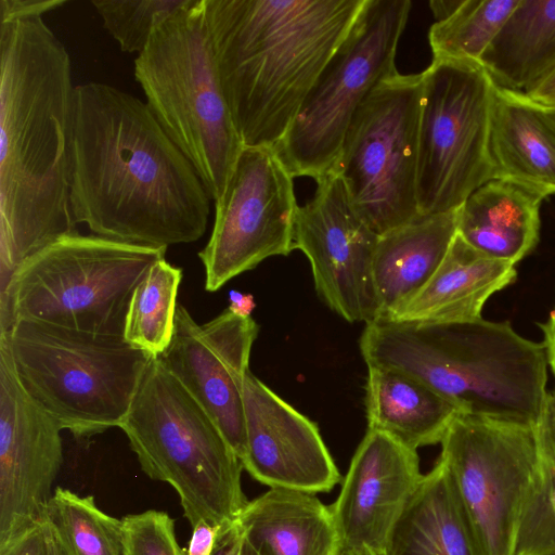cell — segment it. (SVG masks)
<instances>
[{
	"label": "cell",
	"mask_w": 555,
	"mask_h": 555,
	"mask_svg": "<svg viewBox=\"0 0 555 555\" xmlns=\"http://www.w3.org/2000/svg\"><path fill=\"white\" fill-rule=\"evenodd\" d=\"M210 199L146 103L103 82L76 86L69 178L76 224L167 248L204 235Z\"/></svg>",
	"instance_id": "obj_1"
},
{
	"label": "cell",
	"mask_w": 555,
	"mask_h": 555,
	"mask_svg": "<svg viewBox=\"0 0 555 555\" xmlns=\"http://www.w3.org/2000/svg\"><path fill=\"white\" fill-rule=\"evenodd\" d=\"M75 91L69 54L43 15L0 16V289L22 262L76 232Z\"/></svg>",
	"instance_id": "obj_2"
},
{
	"label": "cell",
	"mask_w": 555,
	"mask_h": 555,
	"mask_svg": "<svg viewBox=\"0 0 555 555\" xmlns=\"http://www.w3.org/2000/svg\"><path fill=\"white\" fill-rule=\"evenodd\" d=\"M366 0H205L221 87L244 146L285 135Z\"/></svg>",
	"instance_id": "obj_3"
},
{
	"label": "cell",
	"mask_w": 555,
	"mask_h": 555,
	"mask_svg": "<svg viewBox=\"0 0 555 555\" xmlns=\"http://www.w3.org/2000/svg\"><path fill=\"white\" fill-rule=\"evenodd\" d=\"M367 366L404 372L462 414L535 426L548 391L543 344L507 322L422 323L379 318L360 338Z\"/></svg>",
	"instance_id": "obj_4"
},
{
	"label": "cell",
	"mask_w": 555,
	"mask_h": 555,
	"mask_svg": "<svg viewBox=\"0 0 555 555\" xmlns=\"http://www.w3.org/2000/svg\"><path fill=\"white\" fill-rule=\"evenodd\" d=\"M119 428L142 470L170 485L192 527L206 521L231 528L248 503L243 469L202 404L153 357Z\"/></svg>",
	"instance_id": "obj_5"
},
{
	"label": "cell",
	"mask_w": 555,
	"mask_h": 555,
	"mask_svg": "<svg viewBox=\"0 0 555 555\" xmlns=\"http://www.w3.org/2000/svg\"><path fill=\"white\" fill-rule=\"evenodd\" d=\"M146 105L218 203L244 147L219 79L205 0H186L134 60Z\"/></svg>",
	"instance_id": "obj_6"
},
{
	"label": "cell",
	"mask_w": 555,
	"mask_h": 555,
	"mask_svg": "<svg viewBox=\"0 0 555 555\" xmlns=\"http://www.w3.org/2000/svg\"><path fill=\"white\" fill-rule=\"evenodd\" d=\"M166 249L64 235L22 262L0 289V331L26 319L124 336L134 289Z\"/></svg>",
	"instance_id": "obj_7"
},
{
	"label": "cell",
	"mask_w": 555,
	"mask_h": 555,
	"mask_svg": "<svg viewBox=\"0 0 555 555\" xmlns=\"http://www.w3.org/2000/svg\"><path fill=\"white\" fill-rule=\"evenodd\" d=\"M7 335L28 395L63 429L91 437L119 427L154 357L124 336L20 319Z\"/></svg>",
	"instance_id": "obj_8"
},
{
	"label": "cell",
	"mask_w": 555,
	"mask_h": 555,
	"mask_svg": "<svg viewBox=\"0 0 555 555\" xmlns=\"http://www.w3.org/2000/svg\"><path fill=\"white\" fill-rule=\"evenodd\" d=\"M410 0H366L285 135L273 146L293 176L315 181L334 167L349 124L366 95L398 73L396 54Z\"/></svg>",
	"instance_id": "obj_9"
},
{
	"label": "cell",
	"mask_w": 555,
	"mask_h": 555,
	"mask_svg": "<svg viewBox=\"0 0 555 555\" xmlns=\"http://www.w3.org/2000/svg\"><path fill=\"white\" fill-rule=\"evenodd\" d=\"M422 74L418 125L420 216L457 210L495 179L490 152L495 85L478 63L434 60Z\"/></svg>",
	"instance_id": "obj_10"
},
{
	"label": "cell",
	"mask_w": 555,
	"mask_h": 555,
	"mask_svg": "<svg viewBox=\"0 0 555 555\" xmlns=\"http://www.w3.org/2000/svg\"><path fill=\"white\" fill-rule=\"evenodd\" d=\"M422 74L380 81L356 111L331 171L378 235L415 220Z\"/></svg>",
	"instance_id": "obj_11"
},
{
	"label": "cell",
	"mask_w": 555,
	"mask_h": 555,
	"mask_svg": "<svg viewBox=\"0 0 555 555\" xmlns=\"http://www.w3.org/2000/svg\"><path fill=\"white\" fill-rule=\"evenodd\" d=\"M444 464L479 555H513L521 502L535 468V426L459 414L442 440Z\"/></svg>",
	"instance_id": "obj_12"
},
{
	"label": "cell",
	"mask_w": 555,
	"mask_h": 555,
	"mask_svg": "<svg viewBox=\"0 0 555 555\" xmlns=\"http://www.w3.org/2000/svg\"><path fill=\"white\" fill-rule=\"evenodd\" d=\"M293 179L273 147H243L215 204L210 238L198 253L207 292L218 291L267 258L295 249L299 206Z\"/></svg>",
	"instance_id": "obj_13"
},
{
	"label": "cell",
	"mask_w": 555,
	"mask_h": 555,
	"mask_svg": "<svg viewBox=\"0 0 555 555\" xmlns=\"http://www.w3.org/2000/svg\"><path fill=\"white\" fill-rule=\"evenodd\" d=\"M378 237L333 171L317 180L312 198L298 207L295 249L308 258L319 296L348 322L379 318L373 278Z\"/></svg>",
	"instance_id": "obj_14"
},
{
	"label": "cell",
	"mask_w": 555,
	"mask_h": 555,
	"mask_svg": "<svg viewBox=\"0 0 555 555\" xmlns=\"http://www.w3.org/2000/svg\"><path fill=\"white\" fill-rule=\"evenodd\" d=\"M63 428L24 389L0 332V546L43 520Z\"/></svg>",
	"instance_id": "obj_15"
},
{
	"label": "cell",
	"mask_w": 555,
	"mask_h": 555,
	"mask_svg": "<svg viewBox=\"0 0 555 555\" xmlns=\"http://www.w3.org/2000/svg\"><path fill=\"white\" fill-rule=\"evenodd\" d=\"M258 331L251 317L229 309L199 325L177 305L171 341L158 356L211 416L240 460L246 444L244 387Z\"/></svg>",
	"instance_id": "obj_16"
},
{
	"label": "cell",
	"mask_w": 555,
	"mask_h": 555,
	"mask_svg": "<svg viewBox=\"0 0 555 555\" xmlns=\"http://www.w3.org/2000/svg\"><path fill=\"white\" fill-rule=\"evenodd\" d=\"M246 444L243 468L270 488L327 492L339 472L315 423L250 371L244 387Z\"/></svg>",
	"instance_id": "obj_17"
},
{
	"label": "cell",
	"mask_w": 555,
	"mask_h": 555,
	"mask_svg": "<svg viewBox=\"0 0 555 555\" xmlns=\"http://www.w3.org/2000/svg\"><path fill=\"white\" fill-rule=\"evenodd\" d=\"M422 476L416 450L367 429L330 505L340 546L383 552Z\"/></svg>",
	"instance_id": "obj_18"
},
{
	"label": "cell",
	"mask_w": 555,
	"mask_h": 555,
	"mask_svg": "<svg viewBox=\"0 0 555 555\" xmlns=\"http://www.w3.org/2000/svg\"><path fill=\"white\" fill-rule=\"evenodd\" d=\"M490 152L495 178L555 194V109L495 86Z\"/></svg>",
	"instance_id": "obj_19"
},
{
	"label": "cell",
	"mask_w": 555,
	"mask_h": 555,
	"mask_svg": "<svg viewBox=\"0 0 555 555\" xmlns=\"http://www.w3.org/2000/svg\"><path fill=\"white\" fill-rule=\"evenodd\" d=\"M515 266L480 253L456 233L430 281L402 310L388 319L422 323L481 319L487 300L516 280Z\"/></svg>",
	"instance_id": "obj_20"
},
{
	"label": "cell",
	"mask_w": 555,
	"mask_h": 555,
	"mask_svg": "<svg viewBox=\"0 0 555 555\" xmlns=\"http://www.w3.org/2000/svg\"><path fill=\"white\" fill-rule=\"evenodd\" d=\"M457 210L420 216L379 235L373 261L379 318L396 315L434 276L457 233Z\"/></svg>",
	"instance_id": "obj_21"
},
{
	"label": "cell",
	"mask_w": 555,
	"mask_h": 555,
	"mask_svg": "<svg viewBox=\"0 0 555 555\" xmlns=\"http://www.w3.org/2000/svg\"><path fill=\"white\" fill-rule=\"evenodd\" d=\"M234 526L257 555H336L340 546L330 506L300 490L270 488Z\"/></svg>",
	"instance_id": "obj_22"
},
{
	"label": "cell",
	"mask_w": 555,
	"mask_h": 555,
	"mask_svg": "<svg viewBox=\"0 0 555 555\" xmlns=\"http://www.w3.org/2000/svg\"><path fill=\"white\" fill-rule=\"evenodd\" d=\"M544 195L507 179H491L457 210V234L472 247L516 264L537 246Z\"/></svg>",
	"instance_id": "obj_23"
},
{
	"label": "cell",
	"mask_w": 555,
	"mask_h": 555,
	"mask_svg": "<svg viewBox=\"0 0 555 555\" xmlns=\"http://www.w3.org/2000/svg\"><path fill=\"white\" fill-rule=\"evenodd\" d=\"M384 555H479L444 464L423 475L383 548Z\"/></svg>",
	"instance_id": "obj_24"
},
{
	"label": "cell",
	"mask_w": 555,
	"mask_h": 555,
	"mask_svg": "<svg viewBox=\"0 0 555 555\" xmlns=\"http://www.w3.org/2000/svg\"><path fill=\"white\" fill-rule=\"evenodd\" d=\"M367 369V429L386 433L413 450L441 442L460 410L404 372L382 366Z\"/></svg>",
	"instance_id": "obj_25"
},
{
	"label": "cell",
	"mask_w": 555,
	"mask_h": 555,
	"mask_svg": "<svg viewBox=\"0 0 555 555\" xmlns=\"http://www.w3.org/2000/svg\"><path fill=\"white\" fill-rule=\"evenodd\" d=\"M479 64L499 88L527 92L555 68V0H519Z\"/></svg>",
	"instance_id": "obj_26"
},
{
	"label": "cell",
	"mask_w": 555,
	"mask_h": 555,
	"mask_svg": "<svg viewBox=\"0 0 555 555\" xmlns=\"http://www.w3.org/2000/svg\"><path fill=\"white\" fill-rule=\"evenodd\" d=\"M43 520L60 555H124L122 518L100 509L92 495L80 496L56 487L46 505Z\"/></svg>",
	"instance_id": "obj_27"
},
{
	"label": "cell",
	"mask_w": 555,
	"mask_h": 555,
	"mask_svg": "<svg viewBox=\"0 0 555 555\" xmlns=\"http://www.w3.org/2000/svg\"><path fill=\"white\" fill-rule=\"evenodd\" d=\"M182 270L165 258L154 263L132 295L125 325V339L154 357L169 346L177 310Z\"/></svg>",
	"instance_id": "obj_28"
},
{
	"label": "cell",
	"mask_w": 555,
	"mask_h": 555,
	"mask_svg": "<svg viewBox=\"0 0 555 555\" xmlns=\"http://www.w3.org/2000/svg\"><path fill=\"white\" fill-rule=\"evenodd\" d=\"M519 0H463L434 23L428 41L434 60L478 63Z\"/></svg>",
	"instance_id": "obj_29"
},
{
	"label": "cell",
	"mask_w": 555,
	"mask_h": 555,
	"mask_svg": "<svg viewBox=\"0 0 555 555\" xmlns=\"http://www.w3.org/2000/svg\"><path fill=\"white\" fill-rule=\"evenodd\" d=\"M513 555H555V467L540 451L521 502Z\"/></svg>",
	"instance_id": "obj_30"
},
{
	"label": "cell",
	"mask_w": 555,
	"mask_h": 555,
	"mask_svg": "<svg viewBox=\"0 0 555 555\" xmlns=\"http://www.w3.org/2000/svg\"><path fill=\"white\" fill-rule=\"evenodd\" d=\"M186 0H92L104 28L121 51L141 54L153 31Z\"/></svg>",
	"instance_id": "obj_31"
},
{
	"label": "cell",
	"mask_w": 555,
	"mask_h": 555,
	"mask_svg": "<svg viewBox=\"0 0 555 555\" xmlns=\"http://www.w3.org/2000/svg\"><path fill=\"white\" fill-rule=\"evenodd\" d=\"M122 521L124 555H185L177 541L175 520L166 512L129 514Z\"/></svg>",
	"instance_id": "obj_32"
},
{
	"label": "cell",
	"mask_w": 555,
	"mask_h": 555,
	"mask_svg": "<svg viewBox=\"0 0 555 555\" xmlns=\"http://www.w3.org/2000/svg\"><path fill=\"white\" fill-rule=\"evenodd\" d=\"M50 528L41 520L0 546V555H50Z\"/></svg>",
	"instance_id": "obj_33"
},
{
	"label": "cell",
	"mask_w": 555,
	"mask_h": 555,
	"mask_svg": "<svg viewBox=\"0 0 555 555\" xmlns=\"http://www.w3.org/2000/svg\"><path fill=\"white\" fill-rule=\"evenodd\" d=\"M535 433L540 453L555 467V390L547 393Z\"/></svg>",
	"instance_id": "obj_34"
},
{
	"label": "cell",
	"mask_w": 555,
	"mask_h": 555,
	"mask_svg": "<svg viewBox=\"0 0 555 555\" xmlns=\"http://www.w3.org/2000/svg\"><path fill=\"white\" fill-rule=\"evenodd\" d=\"M192 529L185 555H214L221 534L228 530L206 521L197 522Z\"/></svg>",
	"instance_id": "obj_35"
},
{
	"label": "cell",
	"mask_w": 555,
	"mask_h": 555,
	"mask_svg": "<svg viewBox=\"0 0 555 555\" xmlns=\"http://www.w3.org/2000/svg\"><path fill=\"white\" fill-rule=\"evenodd\" d=\"M65 3V0H0V16L43 15Z\"/></svg>",
	"instance_id": "obj_36"
},
{
	"label": "cell",
	"mask_w": 555,
	"mask_h": 555,
	"mask_svg": "<svg viewBox=\"0 0 555 555\" xmlns=\"http://www.w3.org/2000/svg\"><path fill=\"white\" fill-rule=\"evenodd\" d=\"M214 555H257L240 530L233 525L219 539Z\"/></svg>",
	"instance_id": "obj_37"
},
{
	"label": "cell",
	"mask_w": 555,
	"mask_h": 555,
	"mask_svg": "<svg viewBox=\"0 0 555 555\" xmlns=\"http://www.w3.org/2000/svg\"><path fill=\"white\" fill-rule=\"evenodd\" d=\"M525 93L541 105L555 109V68Z\"/></svg>",
	"instance_id": "obj_38"
},
{
	"label": "cell",
	"mask_w": 555,
	"mask_h": 555,
	"mask_svg": "<svg viewBox=\"0 0 555 555\" xmlns=\"http://www.w3.org/2000/svg\"><path fill=\"white\" fill-rule=\"evenodd\" d=\"M543 333V346L545 349L547 365L555 377V309L548 319L540 324Z\"/></svg>",
	"instance_id": "obj_39"
},
{
	"label": "cell",
	"mask_w": 555,
	"mask_h": 555,
	"mask_svg": "<svg viewBox=\"0 0 555 555\" xmlns=\"http://www.w3.org/2000/svg\"><path fill=\"white\" fill-rule=\"evenodd\" d=\"M230 306L229 310L235 314L250 317L256 304L251 295L242 294L236 291L229 293Z\"/></svg>",
	"instance_id": "obj_40"
},
{
	"label": "cell",
	"mask_w": 555,
	"mask_h": 555,
	"mask_svg": "<svg viewBox=\"0 0 555 555\" xmlns=\"http://www.w3.org/2000/svg\"><path fill=\"white\" fill-rule=\"evenodd\" d=\"M462 1L463 0H433L429 2V7L437 21H440L451 15L460 7Z\"/></svg>",
	"instance_id": "obj_41"
},
{
	"label": "cell",
	"mask_w": 555,
	"mask_h": 555,
	"mask_svg": "<svg viewBox=\"0 0 555 555\" xmlns=\"http://www.w3.org/2000/svg\"><path fill=\"white\" fill-rule=\"evenodd\" d=\"M336 555H384V553L369 547L339 546Z\"/></svg>",
	"instance_id": "obj_42"
},
{
	"label": "cell",
	"mask_w": 555,
	"mask_h": 555,
	"mask_svg": "<svg viewBox=\"0 0 555 555\" xmlns=\"http://www.w3.org/2000/svg\"><path fill=\"white\" fill-rule=\"evenodd\" d=\"M50 555H60L56 544L54 542V539L52 537V533H51V539H50Z\"/></svg>",
	"instance_id": "obj_43"
}]
</instances>
